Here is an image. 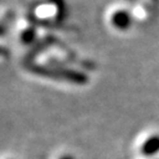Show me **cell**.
I'll use <instances>...</instances> for the list:
<instances>
[{
	"instance_id": "cell-1",
	"label": "cell",
	"mask_w": 159,
	"mask_h": 159,
	"mask_svg": "<svg viewBox=\"0 0 159 159\" xmlns=\"http://www.w3.org/2000/svg\"><path fill=\"white\" fill-rule=\"evenodd\" d=\"M113 25L118 29H127L128 25H130V18L128 13L125 11H119L116 12L112 18Z\"/></svg>"
}]
</instances>
